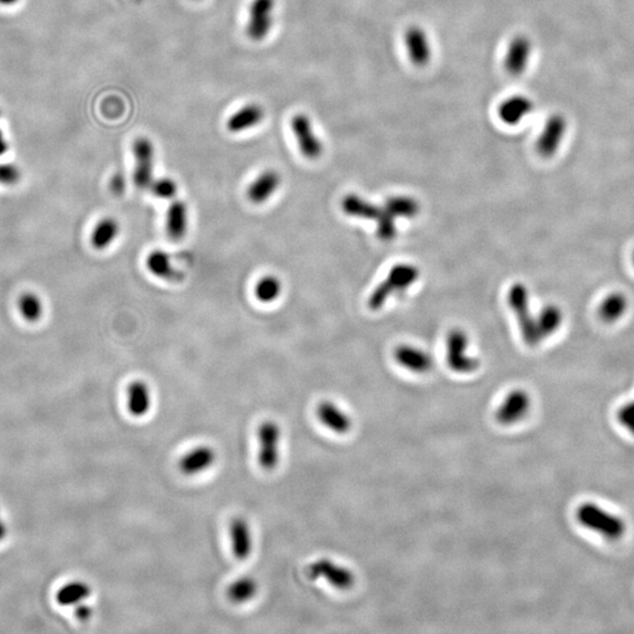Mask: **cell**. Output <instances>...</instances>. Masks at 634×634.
<instances>
[{
	"mask_svg": "<svg viewBox=\"0 0 634 634\" xmlns=\"http://www.w3.org/2000/svg\"><path fill=\"white\" fill-rule=\"evenodd\" d=\"M419 269L410 263H399L391 268L387 278L379 283L368 300V307L372 310L382 309L388 300L395 294L409 289L417 282Z\"/></svg>",
	"mask_w": 634,
	"mask_h": 634,
	"instance_id": "6da1fadb",
	"label": "cell"
},
{
	"mask_svg": "<svg viewBox=\"0 0 634 634\" xmlns=\"http://www.w3.org/2000/svg\"><path fill=\"white\" fill-rule=\"evenodd\" d=\"M576 517L580 525L603 536L608 541H618L626 531V525L623 519L595 503L579 505L577 509Z\"/></svg>",
	"mask_w": 634,
	"mask_h": 634,
	"instance_id": "7a4b0ae2",
	"label": "cell"
},
{
	"mask_svg": "<svg viewBox=\"0 0 634 634\" xmlns=\"http://www.w3.org/2000/svg\"><path fill=\"white\" fill-rule=\"evenodd\" d=\"M507 301L514 316L518 320L519 329L525 345L529 347H537L541 345L543 338L538 330L536 316H534L531 311L530 294L527 287L523 283H514L509 290Z\"/></svg>",
	"mask_w": 634,
	"mask_h": 634,
	"instance_id": "3957f363",
	"label": "cell"
},
{
	"mask_svg": "<svg viewBox=\"0 0 634 634\" xmlns=\"http://www.w3.org/2000/svg\"><path fill=\"white\" fill-rule=\"evenodd\" d=\"M469 336L462 329H453L446 336V363L457 374H471L480 367V361L469 355Z\"/></svg>",
	"mask_w": 634,
	"mask_h": 634,
	"instance_id": "277c9868",
	"label": "cell"
},
{
	"mask_svg": "<svg viewBox=\"0 0 634 634\" xmlns=\"http://www.w3.org/2000/svg\"><path fill=\"white\" fill-rule=\"evenodd\" d=\"M568 128L569 124L564 116L559 113L550 116L536 141L538 154L544 158H553L557 154L568 133Z\"/></svg>",
	"mask_w": 634,
	"mask_h": 634,
	"instance_id": "5b68a950",
	"label": "cell"
},
{
	"mask_svg": "<svg viewBox=\"0 0 634 634\" xmlns=\"http://www.w3.org/2000/svg\"><path fill=\"white\" fill-rule=\"evenodd\" d=\"M403 44L406 55L411 64L417 67H424L433 59V42L426 28L419 25H413L406 28L403 35Z\"/></svg>",
	"mask_w": 634,
	"mask_h": 634,
	"instance_id": "8992f818",
	"label": "cell"
},
{
	"mask_svg": "<svg viewBox=\"0 0 634 634\" xmlns=\"http://www.w3.org/2000/svg\"><path fill=\"white\" fill-rule=\"evenodd\" d=\"M534 55V44L526 35H514L504 53V69L507 73L519 77L525 73Z\"/></svg>",
	"mask_w": 634,
	"mask_h": 634,
	"instance_id": "52a82bcc",
	"label": "cell"
},
{
	"mask_svg": "<svg viewBox=\"0 0 634 634\" xmlns=\"http://www.w3.org/2000/svg\"><path fill=\"white\" fill-rule=\"evenodd\" d=\"M136 156L134 183L139 190H147L153 182L154 173V146L147 138H138L133 145Z\"/></svg>",
	"mask_w": 634,
	"mask_h": 634,
	"instance_id": "ba28073f",
	"label": "cell"
},
{
	"mask_svg": "<svg viewBox=\"0 0 634 634\" xmlns=\"http://www.w3.org/2000/svg\"><path fill=\"white\" fill-rule=\"evenodd\" d=\"M280 436V426L275 422H264L260 426L259 463L266 471L274 470L279 463Z\"/></svg>",
	"mask_w": 634,
	"mask_h": 634,
	"instance_id": "9c48e42d",
	"label": "cell"
},
{
	"mask_svg": "<svg viewBox=\"0 0 634 634\" xmlns=\"http://www.w3.org/2000/svg\"><path fill=\"white\" fill-rule=\"evenodd\" d=\"M309 576L313 579L327 580L329 584L333 585L334 588L345 591L352 588L355 584V576L350 570L347 569L345 566H341L330 561V559H318L314 561L308 569Z\"/></svg>",
	"mask_w": 634,
	"mask_h": 634,
	"instance_id": "30bf717a",
	"label": "cell"
},
{
	"mask_svg": "<svg viewBox=\"0 0 634 634\" xmlns=\"http://www.w3.org/2000/svg\"><path fill=\"white\" fill-rule=\"evenodd\" d=\"M291 129L298 143L303 156L309 160H316L323 153V145L314 131L313 124L306 114H296L291 119Z\"/></svg>",
	"mask_w": 634,
	"mask_h": 634,
	"instance_id": "8fae6325",
	"label": "cell"
},
{
	"mask_svg": "<svg viewBox=\"0 0 634 634\" xmlns=\"http://www.w3.org/2000/svg\"><path fill=\"white\" fill-rule=\"evenodd\" d=\"M531 406L530 395L523 389H514L507 395L496 413V419L502 426H511L523 419Z\"/></svg>",
	"mask_w": 634,
	"mask_h": 634,
	"instance_id": "7c38bea8",
	"label": "cell"
},
{
	"mask_svg": "<svg viewBox=\"0 0 634 634\" xmlns=\"http://www.w3.org/2000/svg\"><path fill=\"white\" fill-rule=\"evenodd\" d=\"M275 0H253L249 11L247 35L260 42L267 37L271 31L274 11Z\"/></svg>",
	"mask_w": 634,
	"mask_h": 634,
	"instance_id": "4fadbf2b",
	"label": "cell"
},
{
	"mask_svg": "<svg viewBox=\"0 0 634 634\" xmlns=\"http://www.w3.org/2000/svg\"><path fill=\"white\" fill-rule=\"evenodd\" d=\"M534 101L523 94L505 98L498 106L499 120L507 126H516L534 112Z\"/></svg>",
	"mask_w": 634,
	"mask_h": 634,
	"instance_id": "5bb4252c",
	"label": "cell"
},
{
	"mask_svg": "<svg viewBox=\"0 0 634 634\" xmlns=\"http://www.w3.org/2000/svg\"><path fill=\"white\" fill-rule=\"evenodd\" d=\"M396 362L409 372L415 374H426L433 367V357L422 349L410 345H399L395 350Z\"/></svg>",
	"mask_w": 634,
	"mask_h": 634,
	"instance_id": "9a60e30c",
	"label": "cell"
},
{
	"mask_svg": "<svg viewBox=\"0 0 634 634\" xmlns=\"http://www.w3.org/2000/svg\"><path fill=\"white\" fill-rule=\"evenodd\" d=\"M342 209L348 217L372 220L377 224V221L383 217L384 208L381 206L375 205L368 201L357 194H348L342 200Z\"/></svg>",
	"mask_w": 634,
	"mask_h": 634,
	"instance_id": "2e32d148",
	"label": "cell"
},
{
	"mask_svg": "<svg viewBox=\"0 0 634 634\" xmlns=\"http://www.w3.org/2000/svg\"><path fill=\"white\" fill-rule=\"evenodd\" d=\"M281 178L276 170H264L248 188L249 200L256 205L264 203L278 190Z\"/></svg>",
	"mask_w": 634,
	"mask_h": 634,
	"instance_id": "e0dca14e",
	"label": "cell"
},
{
	"mask_svg": "<svg viewBox=\"0 0 634 634\" xmlns=\"http://www.w3.org/2000/svg\"><path fill=\"white\" fill-rule=\"evenodd\" d=\"M316 414L318 419L334 433L343 435L352 429V423L350 417L333 402H322L317 406Z\"/></svg>",
	"mask_w": 634,
	"mask_h": 634,
	"instance_id": "ac0fdd59",
	"label": "cell"
},
{
	"mask_svg": "<svg viewBox=\"0 0 634 634\" xmlns=\"http://www.w3.org/2000/svg\"><path fill=\"white\" fill-rule=\"evenodd\" d=\"M217 460L215 451L210 446L202 445L186 453L180 460V470L187 476H194L210 468Z\"/></svg>",
	"mask_w": 634,
	"mask_h": 634,
	"instance_id": "d6986e66",
	"label": "cell"
},
{
	"mask_svg": "<svg viewBox=\"0 0 634 634\" xmlns=\"http://www.w3.org/2000/svg\"><path fill=\"white\" fill-rule=\"evenodd\" d=\"M630 308V301L626 295L620 291H613L600 302L598 316L605 323H615L622 320Z\"/></svg>",
	"mask_w": 634,
	"mask_h": 634,
	"instance_id": "ffe728a7",
	"label": "cell"
},
{
	"mask_svg": "<svg viewBox=\"0 0 634 634\" xmlns=\"http://www.w3.org/2000/svg\"><path fill=\"white\" fill-rule=\"evenodd\" d=\"M187 217H188V212H187V206L185 202L178 200L170 206V208L167 210L166 230L167 235L170 240L178 242L185 237L187 224H188Z\"/></svg>",
	"mask_w": 634,
	"mask_h": 634,
	"instance_id": "44dd1931",
	"label": "cell"
},
{
	"mask_svg": "<svg viewBox=\"0 0 634 634\" xmlns=\"http://www.w3.org/2000/svg\"><path fill=\"white\" fill-rule=\"evenodd\" d=\"M233 553L239 561H246L252 553V534L247 522L242 518L233 519L230 524Z\"/></svg>",
	"mask_w": 634,
	"mask_h": 634,
	"instance_id": "7402d4cb",
	"label": "cell"
},
{
	"mask_svg": "<svg viewBox=\"0 0 634 634\" xmlns=\"http://www.w3.org/2000/svg\"><path fill=\"white\" fill-rule=\"evenodd\" d=\"M151 392L143 381L131 383L127 389L128 411L134 417H143L151 409Z\"/></svg>",
	"mask_w": 634,
	"mask_h": 634,
	"instance_id": "603a6c76",
	"label": "cell"
},
{
	"mask_svg": "<svg viewBox=\"0 0 634 634\" xmlns=\"http://www.w3.org/2000/svg\"><path fill=\"white\" fill-rule=\"evenodd\" d=\"M536 321L541 338L546 340L561 329L564 322V314L557 305H546L536 315Z\"/></svg>",
	"mask_w": 634,
	"mask_h": 634,
	"instance_id": "cb8c5ba5",
	"label": "cell"
},
{
	"mask_svg": "<svg viewBox=\"0 0 634 634\" xmlns=\"http://www.w3.org/2000/svg\"><path fill=\"white\" fill-rule=\"evenodd\" d=\"M263 119V109L255 104L246 105L229 118L227 127L233 133H240L254 127Z\"/></svg>",
	"mask_w": 634,
	"mask_h": 634,
	"instance_id": "d4e9b609",
	"label": "cell"
},
{
	"mask_svg": "<svg viewBox=\"0 0 634 634\" xmlns=\"http://www.w3.org/2000/svg\"><path fill=\"white\" fill-rule=\"evenodd\" d=\"M120 233L119 222L113 217L101 219L91 234V244L97 251H104L116 241Z\"/></svg>",
	"mask_w": 634,
	"mask_h": 634,
	"instance_id": "484cf974",
	"label": "cell"
},
{
	"mask_svg": "<svg viewBox=\"0 0 634 634\" xmlns=\"http://www.w3.org/2000/svg\"><path fill=\"white\" fill-rule=\"evenodd\" d=\"M91 595V588L87 583L74 580L59 588L55 599L62 606H77L82 604Z\"/></svg>",
	"mask_w": 634,
	"mask_h": 634,
	"instance_id": "4316f807",
	"label": "cell"
},
{
	"mask_svg": "<svg viewBox=\"0 0 634 634\" xmlns=\"http://www.w3.org/2000/svg\"><path fill=\"white\" fill-rule=\"evenodd\" d=\"M146 266L148 271L158 279L166 281H178L180 279V274L170 262V255L163 251L152 252L147 256Z\"/></svg>",
	"mask_w": 634,
	"mask_h": 634,
	"instance_id": "83f0119b",
	"label": "cell"
},
{
	"mask_svg": "<svg viewBox=\"0 0 634 634\" xmlns=\"http://www.w3.org/2000/svg\"><path fill=\"white\" fill-rule=\"evenodd\" d=\"M384 208L395 217H404V219H413L417 217L421 212V205L419 202L409 197V195H396L388 199L387 201L383 205Z\"/></svg>",
	"mask_w": 634,
	"mask_h": 634,
	"instance_id": "f1b7e54d",
	"label": "cell"
},
{
	"mask_svg": "<svg viewBox=\"0 0 634 634\" xmlns=\"http://www.w3.org/2000/svg\"><path fill=\"white\" fill-rule=\"evenodd\" d=\"M18 309L25 321L35 323L40 321L44 315L43 300L33 291H26L20 295Z\"/></svg>",
	"mask_w": 634,
	"mask_h": 634,
	"instance_id": "f546056e",
	"label": "cell"
},
{
	"mask_svg": "<svg viewBox=\"0 0 634 634\" xmlns=\"http://www.w3.org/2000/svg\"><path fill=\"white\" fill-rule=\"evenodd\" d=\"M259 590L255 579L251 577H242L234 581L228 588L229 599L236 604L247 603L256 596Z\"/></svg>",
	"mask_w": 634,
	"mask_h": 634,
	"instance_id": "4dcf8cb0",
	"label": "cell"
},
{
	"mask_svg": "<svg viewBox=\"0 0 634 634\" xmlns=\"http://www.w3.org/2000/svg\"><path fill=\"white\" fill-rule=\"evenodd\" d=\"M282 286L276 276L267 275L260 280L255 287L256 298L263 303H271L279 298Z\"/></svg>",
	"mask_w": 634,
	"mask_h": 634,
	"instance_id": "1f68e13d",
	"label": "cell"
},
{
	"mask_svg": "<svg viewBox=\"0 0 634 634\" xmlns=\"http://www.w3.org/2000/svg\"><path fill=\"white\" fill-rule=\"evenodd\" d=\"M150 188L152 190V193L160 199H173L178 192L176 183L172 179L168 178L158 179L155 181L153 180Z\"/></svg>",
	"mask_w": 634,
	"mask_h": 634,
	"instance_id": "d6a6232c",
	"label": "cell"
},
{
	"mask_svg": "<svg viewBox=\"0 0 634 634\" xmlns=\"http://www.w3.org/2000/svg\"><path fill=\"white\" fill-rule=\"evenodd\" d=\"M617 419L628 433L634 435V401L626 403L619 409Z\"/></svg>",
	"mask_w": 634,
	"mask_h": 634,
	"instance_id": "836d02e7",
	"label": "cell"
},
{
	"mask_svg": "<svg viewBox=\"0 0 634 634\" xmlns=\"http://www.w3.org/2000/svg\"><path fill=\"white\" fill-rule=\"evenodd\" d=\"M20 170L13 163H0V183L1 185H16L19 181Z\"/></svg>",
	"mask_w": 634,
	"mask_h": 634,
	"instance_id": "e575fe53",
	"label": "cell"
},
{
	"mask_svg": "<svg viewBox=\"0 0 634 634\" xmlns=\"http://www.w3.org/2000/svg\"><path fill=\"white\" fill-rule=\"evenodd\" d=\"M125 186H126V182H125V179L123 175L116 174L113 176L112 180H111V188H112L113 193H123L125 190Z\"/></svg>",
	"mask_w": 634,
	"mask_h": 634,
	"instance_id": "d590c367",
	"label": "cell"
},
{
	"mask_svg": "<svg viewBox=\"0 0 634 634\" xmlns=\"http://www.w3.org/2000/svg\"><path fill=\"white\" fill-rule=\"evenodd\" d=\"M75 615L80 620H89L92 617V610L86 604H79L75 606Z\"/></svg>",
	"mask_w": 634,
	"mask_h": 634,
	"instance_id": "8d00e7d4",
	"label": "cell"
},
{
	"mask_svg": "<svg viewBox=\"0 0 634 634\" xmlns=\"http://www.w3.org/2000/svg\"><path fill=\"white\" fill-rule=\"evenodd\" d=\"M8 151V141H6V138H5L4 132H3V129L0 128V156H3V155H4L5 153H6Z\"/></svg>",
	"mask_w": 634,
	"mask_h": 634,
	"instance_id": "74e56055",
	"label": "cell"
},
{
	"mask_svg": "<svg viewBox=\"0 0 634 634\" xmlns=\"http://www.w3.org/2000/svg\"><path fill=\"white\" fill-rule=\"evenodd\" d=\"M8 534V527H6V524H5L1 519H0V541H3Z\"/></svg>",
	"mask_w": 634,
	"mask_h": 634,
	"instance_id": "f35d334b",
	"label": "cell"
},
{
	"mask_svg": "<svg viewBox=\"0 0 634 634\" xmlns=\"http://www.w3.org/2000/svg\"><path fill=\"white\" fill-rule=\"evenodd\" d=\"M19 0H0V5L1 6H13L16 5Z\"/></svg>",
	"mask_w": 634,
	"mask_h": 634,
	"instance_id": "ab89813d",
	"label": "cell"
},
{
	"mask_svg": "<svg viewBox=\"0 0 634 634\" xmlns=\"http://www.w3.org/2000/svg\"><path fill=\"white\" fill-rule=\"evenodd\" d=\"M633 264H634V254H633Z\"/></svg>",
	"mask_w": 634,
	"mask_h": 634,
	"instance_id": "60d3db41",
	"label": "cell"
},
{
	"mask_svg": "<svg viewBox=\"0 0 634 634\" xmlns=\"http://www.w3.org/2000/svg\"><path fill=\"white\" fill-rule=\"evenodd\" d=\"M0 114H1V112H0Z\"/></svg>",
	"mask_w": 634,
	"mask_h": 634,
	"instance_id": "b9f144b4",
	"label": "cell"
}]
</instances>
